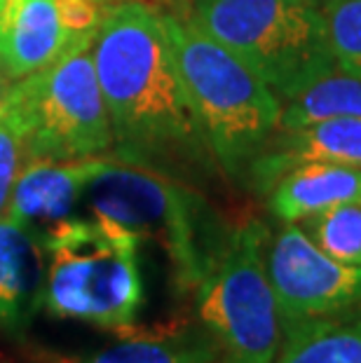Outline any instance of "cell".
<instances>
[{
    "label": "cell",
    "instance_id": "cell-17",
    "mask_svg": "<svg viewBox=\"0 0 361 363\" xmlns=\"http://www.w3.org/2000/svg\"><path fill=\"white\" fill-rule=\"evenodd\" d=\"M298 225L328 256L361 267V202L333 206Z\"/></svg>",
    "mask_w": 361,
    "mask_h": 363
},
{
    "label": "cell",
    "instance_id": "cell-22",
    "mask_svg": "<svg viewBox=\"0 0 361 363\" xmlns=\"http://www.w3.org/2000/svg\"><path fill=\"white\" fill-rule=\"evenodd\" d=\"M101 3H106V5H115V3H122V0H101Z\"/></svg>",
    "mask_w": 361,
    "mask_h": 363
},
{
    "label": "cell",
    "instance_id": "cell-23",
    "mask_svg": "<svg viewBox=\"0 0 361 363\" xmlns=\"http://www.w3.org/2000/svg\"><path fill=\"white\" fill-rule=\"evenodd\" d=\"M314 3H319V0H314Z\"/></svg>",
    "mask_w": 361,
    "mask_h": 363
},
{
    "label": "cell",
    "instance_id": "cell-1",
    "mask_svg": "<svg viewBox=\"0 0 361 363\" xmlns=\"http://www.w3.org/2000/svg\"><path fill=\"white\" fill-rule=\"evenodd\" d=\"M91 61L113 129V160L193 185L216 167L176 68L165 10L115 3L91 43Z\"/></svg>",
    "mask_w": 361,
    "mask_h": 363
},
{
    "label": "cell",
    "instance_id": "cell-19",
    "mask_svg": "<svg viewBox=\"0 0 361 363\" xmlns=\"http://www.w3.org/2000/svg\"><path fill=\"white\" fill-rule=\"evenodd\" d=\"M21 167H24V155H21L19 134L0 115V216L5 213L7 204H10L12 188L17 183Z\"/></svg>",
    "mask_w": 361,
    "mask_h": 363
},
{
    "label": "cell",
    "instance_id": "cell-21",
    "mask_svg": "<svg viewBox=\"0 0 361 363\" xmlns=\"http://www.w3.org/2000/svg\"><path fill=\"white\" fill-rule=\"evenodd\" d=\"M157 3H165L169 7V14H176V17H183L188 10V5L193 0H157Z\"/></svg>",
    "mask_w": 361,
    "mask_h": 363
},
{
    "label": "cell",
    "instance_id": "cell-2",
    "mask_svg": "<svg viewBox=\"0 0 361 363\" xmlns=\"http://www.w3.org/2000/svg\"><path fill=\"white\" fill-rule=\"evenodd\" d=\"M80 216L111 220L141 242H155L181 293H195L233 230L195 185L120 160H106L89 179Z\"/></svg>",
    "mask_w": 361,
    "mask_h": 363
},
{
    "label": "cell",
    "instance_id": "cell-11",
    "mask_svg": "<svg viewBox=\"0 0 361 363\" xmlns=\"http://www.w3.org/2000/svg\"><path fill=\"white\" fill-rule=\"evenodd\" d=\"M45 239L12 216H0V328L26 333L45 305Z\"/></svg>",
    "mask_w": 361,
    "mask_h": 363
},
{
    "label": "cell",
    "instance_id": "cell-18",
    "mask_svg": "<svg viewBox=\"0 0 361 363\" xmlns=\"http://www.w3.org/2000/svg\"><path fill=\"white\" fill-rule=\"evenodd\" d=\"M335 68L361 78V0H319Z\"/></svg>",
    "mask_w": 361,
    "mask_h": 363
},
{
    "label": "cell",
    "instance_id": "cell-9",
    "mask_svg": "<svg viewBox=\"0 0 361 363\" xmlns=\"http://www.w3.org/2000/svg\"><path fill=\"white\" fill-rule=\"evenodd\" d=\"M104 162L106 157L26 162L12 188L5 213L45 239L61 223L80 216L84 188Z\"/></svg>",
    "mask_w": 361,
    "mask_h": 363
},
{
    "label": "cell",
    "instance_id": "cell-3",
    "mask_svg": "<svg viewBox=\"0 0 361 363\" xmlns=\"http://www.w3.org/2000/svg\"><path fill=\"white\" fill-rule=\"evenodd\" d=\"M165 19L176 68L213 162L233 183L247 185L251 164L279 131V96L188 19L169 12Z\"/></svg>",
    "mask_w": 361,
    "mask_h": 363
},
{
    "label": "cell",
    "instance_id": "cell-6",
    "mask_svg": "<svg viewBox=\"0 0 361 363\" xmlns=\"http://www.w3.org/2000/svg\"><path fill=\"white\" fill-rule=\"evenodd\" d=\"M91 43L84 38L45 66L12 84L0 115L21 141L24 164L33 160L73 162L113 150V129L99 87Z\"/></svg>",
    "mask_w": 361,
    "mask_h": 363
},
{
    "label": "cell",
    "instance_id": "cell-24",
    "mask_svg": "<svg viewBox=\"0 0 361 363\" xmlns=\"http://www.w3.org/2000/svg\"><path fill=\"white\" fill-rule=\"evenodd\" d=\"M0 3H3V0H0Z\"/></svg>",
    "mask_w": 361,
    "mask_h": 363
},
{
    "label": "cell",
    "instance_id": "cell-12",
    "mask_svg": "<svg viewBox=\"0 0 361 363\" xmlns=\"http://www.w3.org/2000/svg\"><path fill=\"white\" fill-rule=\"evenodd\" d=\"M80 40L66 30L57 0L0 3V64L14 80L55 64Z\"/></svg>",
    "mask_w": 361,
    "mask_h": 363
},
{
    "label": "cell",
    "instance_id": "cell-20",
    "mask_svg": "<svg viewBox=\"0 0 361 363\" xmlns=\"http://www.w3.org/2000/svg\"><path fill=\"white\" fill-rule=\"evenodd\" d=\"M12 84H14V78H12L10 73L5 71V66L0 64V108H3V104H5L7 94H10Z\"/></svg>",
    "mask_w": 361,
    "mask_h": 363
},
{
    "label": "cell",
    "instance_id": "cell-7",
    "mask_svg": "<svg viewBox=\"0 0 361 363\" xmlns=\"http://www.w3.org/2000/svg\"><path fill=\"white\" fill-rule=\"evenodd\" d=\"M270 230L258 218L233 225L221 256L195 289L197 316L223 363H272L284 328L265 267Z\"/></svg>",
    "mask_w": 361,
    "mask_h": 363
},
{
    "label": "cell",
    "instance_id": "cell-10",
    "mask_svg": "<svg viewBox=\"0 0 361 363\" xmlns=\"http://www.w3.org/2000/svg\"><path fill=\"white\" fill-rule=\"evenodd\" d=\"M328 162L361 169V120H317L303 127L279 129L249 169L247 185L263 192L291 167Z\"/></svg>",
    "mask_w": 361,
    "mask_h": 363
},
{
    "label": "cell",
    "instance_id": "cell-4",
    "mask_svg": "<svg viewBox=\"0 0 361 363\" xmlns=\"http://www.w3.org/2000/svg\"><path fill=\"white\" fill-rule=\"evenodd\" d=\"M141 237L94 216H75L45 237V305L55 319L122 330L145 303Z\"/></svg>",
    "mask_w": 361,
    "mask_h": 363
},
{
    "label": "cell",
    "instance_id": "cell-16",
    "mask_svg": "<svg viewBox=\"0 0 361 363\" xmlns=\"http://www.w3.org/2000/svg\"><path fill=\"white\" fill-rule=\"evenodd\" d=\"M361 120V78L333 68L282 104L279 129L303 127L317 120Z\"/></svg>",
    "mask_w": 361,
    "mask_h": 363
},
{
    "label": "cell",
    "instance_id": "cell-15",
    "mask_svg": "<svg viewBox=\"0 0 361 363\" xmlns=\"http://www.w3.org/2000/svg\"><path fill=\"white\" fill-rule=\"evenodd\" d=\"M272 363H361V310L291 323Z\"/></svg>",
    "mask_w": 361,
    "mask_h": 363
},
{
    "label": "cell",
    "instance_id": "cell-5",
    "mask_svg": "<svg viewBox=\"0 0 361 363\" xmlns=\"http://www.w3.org/2000/svg\"><path fill=\"white\" fill-rule=\"evenodd\" d=\"M183 19L242 59L282 104L335 68L314 0H193Z\"/></svg>",
    "mask_w": 361,
    "mask_h": 363
},
{
    "label": "cell",
    "instance_id": "cell-8",
    "mask_svg": "<svg viewBox=\"0 0 361 363\" xmlns=\"http://www.w3.org/2000/svg\"><path fill=\"white\" fill-rule=\"evenodd\" d=\"M265 267L282 328L361 310V267L321 251L298 223H282L270 235Z\"/></svg>",
    "mask_w": 361,
    "mask_h": 363
},
{
    "label": "cell",
    "instance_id": "cell-13",
    "mask_svg": "<svg viewBox=\"0 0 361 363\" xmlns=\"http://www.w3.org/2000/svg\"><path fill=\"white\" fill-rule=\"evenodd\" d=\"M265 197L279 223H301L333 206L361 202V169L305 162L284 172L265 190Z\"/></svg>",
    "mask_w": 361,
    "mask_h": 363
},
{
    "label": "cell",
    "instance_id": "cell-14",
    "mask_svg": "<svg viewBox=\"0 0 361 363\" xmlns=\"http://www.w3.org/2000/svg\"><path fill=\"white\" fill-rule=\"evenodd\" d=\"M120 340L78 363H221V347L202 321L127 328Z\"/></svg>",
    "mask_w": 361,
    "mask_h": 363
}]
</instances>
